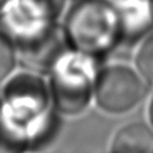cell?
Instances as JSON below:
<instances>
[{
	"label": "cell",
	"instance_id": "obj_2",
	"mask_svg": "<svg viewBox=\"0 0 153 153\" xmlns=\"http://www.w3.org/2000/svg\"><path fill=\"white\" fill-rule=\"evenodd\" d=\"M100 59L67 47L50 67L48 87L58 113L75 117L94 100L100 76Z\"/></svg>",
	"mask_w": 153,
	"mask_h": 153
},
{
	"label": "cell",
	"instance_id": "obj_7",
	"mask_svg": "<svg viewBox=\"0 0 153 153\" xmlns=\"http://www.w3.org/2000/svg\"><path fill=\"white\" fill-rule=\"evenodd\" d=\"M110 153H153V129L144 122H130L113 136Z\"/></svg>",
	"mask_w": 153,
	"mask_h": 153
},
{
	"label": "cell",
	"instance_id": "obj_11",
	"mask_svg": "<svg viewBox=\"0 0 153 153\" xmlns=\"http://www.w3.org/2000/svg\"><path fill=\"white\" fill-rule=\"evenodd\" d=\"M8 0H0V13H1V11H3V8H4V5H5V3H7Z\"/></svg>",
	"mask_w": 153,
	"mask_h": 153
},
{
	"label": "cell",
	"instance_id": "obj_6",
	"mask_svg": "<svg viewBox=\"0 0 153 153\" xmlns=\"http://www.w3.org/2000/svg\"><path fill=\"white\" fill-rule=\"evenodd\" d=\"M116 8L124 40L144 38L153 27L152 0H109Z\"/></svg>",
	"mask_w": 153,
	"mask_h": 153
},
{
	"label": "cell",
	"instance_id": "obj_8",
	"mask_svg": "<svg viewBox=\"0 0 153 153\" xmlns=\"http://www.w3.org/2000/svg\"><path fill=\"white\" fill-rule=\"evenodd\" d=\"M136 69L149 85H153V31L143 38L134 56Z\"/></svg>",
	"mask_w": 153,
	"mask_h": 153
},
{
	"label": "cell",
	"instance_id": "obj_3",
	"mask_svg": "<svg viewBox=\"0 0 153 153\" xmlns=\"http://www.w3.org/2000/svg\"><path fill=\"white\" fill-rule=\"evenodd\" d=\"M63 30L70 47L98 59L124 40L117 11L109 0H78Z\"/></svg>",
	"mask_w": 153,
	"mask_h": 153
},
{
	"label": "cell",
	"instance_id": "obj_12",
	"mask_svg": "<svg viewBox=\"0 0 153 153\" xmlns=\"http://www.w3.org/2000/svg\"><path fill=\"white\" fill-rule=\"evenodd\" d=\"M152 7H153V0H152Z\"/></svg>",
	"mask_w": 153,
	"mask_h": 153
},
{
	"label": "cell",
	"instance_id": "obj_9",
	"mask_svg": "<svg viewBox=\"0 0 153 153\" xmlns=\"http://www.w3.org/2000/svg\"><path fill=\"white\" fill-rule=\"evenodd\" d=\"M18 61L15 43L0 30V83L5 82L12 75Z\"/></svg>",
	"mask_w": 153,
	"mask_h": 153
},
{
	"label": "cell",
	"instance_id": "obj_5",
	"mask_svg": "<svg viewBox=\"0 0 153 153\" xmlns=\"http://www.w3.org/2000/svg\"><path fill=\"white\" fill-rule=\"evenodd\" d=\"M149 91V83L137 69L111 65L101 69L94 91L97 106L106 114L121 116L134 110Z\"/></svg>",
	"mask_w": 153,
	"mask_h": 153
},
{
	"label": "cell",
	"instance_id": "obj_4",
	"mask_svg": "<svg viewBox=\"0 0 153 153\" xmlns=\"http://www.w3.org/2000/svg\"><path fill=\"white\" fill-rule=\"evenodd\" d=\"M62 7L63 0H8L0 13V30L16 50L34 47L61 30Z\"/></svg>",
	"mask_w": 153,
	"mask_h": 153
},
{
	"label": "cell",
	"instance_id": "obj_10",
	"mask_svg": "<svg viewBox=\"0 0 153 153\" xmlns=\"http://www.w3.org/2000/svg\"><path fill=\"white\" fill-rule=\"evenodd\" d=\"M148 117H149V124H151L152 129H153V97L149 102V106H148Z\"/></svg>",
	"mask_w": 153,
	"mask_h": 153
},
{
	"label": "cell",
	"instance_id": "obj_1",
	"mask_svg": "<svg viewBox=\"0 0 153 153\" xmlns=\"http://www.w3.org/2000/svg\"><path fill=\"white\" fill-rule=\"evenodd\" d=\"M56 113L40 74L11 75L0 94V153H28L45 145L55 130Z\"/></svg>",
	"mask_w": 153,
	"mask_h": 153
}]
</instances>
